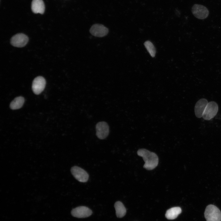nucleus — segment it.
I'll use <instances>...</instances> for the list:
<instances>
[{"label":"nucleus","mask_w":221,"mask_h":221,"mask_svg":"<svg viewBox=\"0 0 221 221\" xmlns=\"http://www.w3.org/2000/svg\"><path fill=\"white\" fill-rule=\"evenodd\" d=\"M138 155L143 158L145 164L143 167L148 170H152L158 165V158L155 153L145 149H142L137 151Z\"/></svg>","instance_id":"1"},{"label":"nucleus","mask_w":221,"mask_h":221,"mask_svg":"<svg viewBox=\"0 0 221 221\" xmlns=\"http://www.w3.org/2000/svg\"><path fill=\"white\" fill-rule=\"evenodd\" d=\"M206 221H221V212L215 206L210 204L206 208L204 212Z\"/></svg>","instance_id":"2"},{"label":"nucleus","mask_w":221,"mask_h":221,"mask_svg":"<svg viewBox=\"0 0 221 221\" xmlns=\"http://www.w3.org/2000/svg\"><path fill=\"white\" fill-rule=\"evenodd\" d=\"M218 110L217 103L214 101L210 102L208 103L202 117L204 120H210L216 115Z\"/></svg>","instance_id":"3"},{"label":"nucleus","mask_w":221,"mask_h":221,"mask_svg":"<svg viewBox=\"0 0 221 221\" xmlns=\"http://www.w3.org/2000/svg\"><path fill=\"white\" fill-rule=\"evenodd\" d=\"M192 12L198 19H204L207 18L209 14L207 8L204 6L198 4L194 5L192 8Z\"/></svg>","instance_id":"4"},{"label":"nucleus","mask_w":221,"mask_h":221,"mask_svg":"<svg viewBox=\"0 0 221 221\" xmlns=\"http://www.w3.org/2000/svg\"><path fill=\"white\" fill-rule=\"evenodd\" d=\"M71 170L72 175L78 181L81 182L87 181L89 175L83 169L77 166H74L71 168Z\"/></svg>","instance_id":"5"},{"label":"nucleus","mask_w":221,"mask_h":221,"mask_svg":"<svg viewBox=\"0 0 221 221\" xmlns=\"http://www.w3.org/2000/svg\"><path fill=\"white\" fill-rule=\"evenodd\" d=\"M96 135L101 139L105 138L108 135L109 130L107 123L105 122H98L96 125Z\"/></svg>","instance_id":"6"},{"label":"nucleus","mask_w":221,"mask_h":221,"mask_svg":"<svg viewBox=\"0 0 221 221\" xmlns=\"http://www.w3.org/2000/svg\"><path fill=\"white\" fill-rule=\"evenodd\" d=\"M46 84V81L42 76H38L33 81L32 89L33 92L36 95L40 94L44 90Z\"/></svg>","instance_id":"7"},{"label":"nucleus","mask_w":221,"mask_h":221,"mask_svg":"<svg viewBox=\"0 0 221 221\" xmlns=\"http://www.w3.org/2000/svg\"><path fill=\"white\" fill-rule=\"evenodd\" d=\"M29 40L28 37L23 33H18L14 36L11 39V45L15 47H21L25 46Z\"/></svg>","instance_id":"8"},{"label":"nucleus","mask_w":221,"mask_h":221,"mask_svg":"<svg viewBox=\"0 0 221 221\" xmlns=\"http://www.w3.org/2000/svg\"><path fill=\"white\" fill-rule=\"evenodd\" d=\"M108 31V28L103 25L98 24L92 25L90 29V32L92 35L99 37L105 36Z\"/></svg>","instance_id":"9"},{"label":"nucleus","mask_w":221,"mask_h":221,"mask_svg":"<svg viewBox=\"0 0 221 221\" xmlns=\"http://www.w3.org/2000/svg\"><path fill=\"white\" fill-rule=\"evenodd\" d=\"M91 211L87 207L80 206L73 209L71 214L74 217L82 218L88 217L91 215Z\"/></svg>","instance_id":"10"},{"label":"nucleus","mask_w":221,"mask_h":221,"mask_svg":"<svg viewBox=\"0 0 221 221\" xmlns=\"http://www.w3.org/2000/svg\"><path fill=\"white\" fill-rule=\"evenodd\" d=\"M208 103L207 100L204 98L201 99L196 102L195 107L194 111L197 118H200L202 117Z\"/></svg>","instance_id":"11"},{"label":"nucleus","mask_w":221,"mask_h":221,"mask_svg":"<svg viewBox=\"0 0 221 221\" xmlns=\"http://www.w3.org/2000/svg\"><path fill=\"white\" fill-rule=\"evenodd\" d=\"M31 10L35 14H43L45 10V6L43 0H33L31 3Z\"/></svg>","instance_id":"12"},{"label":"nucleus","mask_w":221,"mask_h":221,"mask_svg":"<svg viewBox=\"0 0 221 221\" xmlns=\"http://www.w3.org/2000/svg\"><path fill=\"white\" fill-rule=\"evenodd\" d=\"M181 212V208L179 207H174L167 211L165 216L169 219H176Z\"/></svg>","instance_id":"13"},{"label":"nucleus","mask_w":221,"mask_h":221,"mask_svg":"<svg viewBox=\"0 0 221 221\" xmlns=\"http://www.w3.org/2000/svg\"><path fill=\"white\" fill-rule=\"evenodd\" d=\"M114 207L118 217L122 218L125 215L126 210L124 205L121 202L118 201L116 202Z\"/></svg>","instance_id":"14"},{"label":"nucleus","mask_w":221,"mask_h":221,"mask_svg":"<svg viewBox=\"0 0 221 221\" xmlns=\"http://www.w3.org/2000/svg\"><path fill=\"white\" fill-rule=\"evenodd\" d=\"M25 100L22 96L15 98L10 103V107L12 110H16L20 108L23 106Z\"/></svg>","instance_id":"15"},{"label":"nucleus","mask_w":221,"mask_h":221,"mask_svg":"<svg viewBox=\"0 0 221 221\" xmlns=\"http://www.w3.org/2000/svg\"><path fill=\"white\" fill-rule=\"evenodd\" d=\"M144 45L150 56L154 57L155 56L156 50L153 44L150 41H147L144 42Z\"/></svg>","instance_id":"16"}]
</instances>
